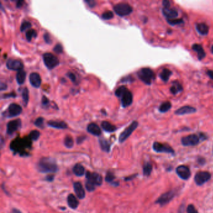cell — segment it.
<instances>
[{"instance_id": "obj_26", "label": "cell", "mask_w": 213, "mask_h": 213, "mask_svg": "<svg viewBox=\"0 0 213 213\" xmlns=\"http://www.w3.org/2000/svg\"><path fill=\"white\" fill-rule=\"evenodd\" d=\"M183 90V87L182 85L178 81H175L172 84V86L170 88V91L172 94L175 95L181 92Z\"/></svg>"}, {"instance_id": "obj_10", "label": "cell", "mask_w": 213, "mask_h": 213, "mask_svg": "<svg viewBox=\"0 0 213 213\" xmlns=\"http://www.w3.org/2000/svg\"><path fill=\"white\" fill-rule=\"evenodd\" d=\"M86 177L87 181H88L96 186H100L102 184L103 178L100 174L96 172H87L86 174Z\"/></svg>"}, {"instance_id": "obj_16", "label": "cell", "mask_w": 213, "mask_h": 213, "mask_svg": "<svg viewBox=\"0 0 213 213\" xmlns=\"http://www.w3.org/2000/svg\"><path fill=\"white\" fill-rule=\"evenodd\" d=\"M22 112V108L18 104L12 103L8 108V117H15L20 115Z\"/></svg>"}, {"instance_id": "obj_9", "label": "cell", "mask_w": 213, "mask_h": 213, "mask_svg": "<svg viewBox=\"0 0 213 213\" xmlns=\"http://www.w3.org/2000/svg\"><path fill=\"white\" fill-rule=\"evenodd\" d=\"M211 177V175L207 171H200L196 174L194 176V181L198 186H201L208 182Z\"/></svg>"}, {"instance_id": "obj_42", "label": "cell", "mask_w": 213, "mask_h": 213, "mask_svg": "<svg viewBox=\"0 0 213 213\" xmlns=\"http://www.w3.org/2000/svg\"><path fill=\"white\" fill-rule=\"evenodd\" d=\"M34 125L40 128H43L44 127V118L42 117H40L38 118H37L36 121H34Z\"/></svg>"}, {"instance_id": "obj_27", "label": "cell", "mask_w": 213, "mask_h": 213, "mask_svg": "<svg viewBox=\"0 0 213 213\" xmlns=\"http://www.w3.org/2000/svg\"><path fill=\"white\" fill-rule=\"evenodd\" d=\"M73 173L77 176H83L85 174V169L83 166H82L81 164H76L75 165L73 168Z\"/></svg>"}, {"instance_id": "obj_2", "label": "cell", "mask_w": 213, "mask_h": 213, "mask_svg": "<svg viewBox=\"0 0 213 213\" xmlns=\"http://www.w3.org/2000/svg\"><path fill=\"white\" fill-rule=\"evenodd\" d=\"M31 145V141L29 137L24 139H16L12 141L10 144V149L15 153H18L21 156H28L25 152V149L30 148Z\"/></svg>"}, {"instance_id": "obj_49", "label": "cell", "mask_w": 213, "mask_h": 213, "mask_svg": "<svg viewBox=\"0 0 213 213\" xmlns=\"http://www.w3.org/2000/svg\"><path fill=\"white\" fill-rule=\"evenodd\" d=\"M41 102H42V104L43 106H47L49 103V99L44 96H43L42 98V101Z\"/></svg>"}, {"instance_id": "obj_15", "label": "cell", "mask_w": 213, "mask_h": 213, "mask_svg": "<svg viewBox=\"0 0 213 213\" xmlns=\"http://www.w3.org/2000/svg\"><path fill=\"white\" fill-rule=\"evenodd\" d=\"M21 126V119H15L9 121L7 124V133L8 134H12L16 131Z\"/></svg>"}, {"instance_id": "obj_39", "label": "cell", "mask_w": 213, "mask_h": 213, "mask_svg": "<svg viewBox=\"0 0 213 213\" xmlns=\"http://www.w3.org/2000/svg\"><path fill=\"white\" fill-rule=\"evenodd\" d=\"M31 27V24L30 22L27 21H24V22L22 23L21 27H20V31H26L27 30L30 29Z\"/></svg>"}, {"instance_id": "obj_19", "label": "cell", "mask_w": 213, "mask_h": 213, "mask_svg": "<svg viewBox=\"0 0 213 213\" xmlns=\"http://www.w3.org/2000/svg\"><path fill=\"white\" fill-rule=\"evenodd\" d=\"M30 83L34 87H39L41 84V79L40 75L37 73H32L30 74Z\"/></svg>"}, {"instance_id": "obj_21", "label": "cell", "mask_w": 213, "mask_h": 213, "mask_svg": "<svg viewBox=\"0 0 213 213\" xmlns=\"http://www.w3.org/2000/svg\"><path fill=\"white\" fill-rule=\"evenodd\" d=\"M87 131L94 136H98L101 134V128L99 127L97 124L94 122H91L88 124V126L87 127Z\"/></svg>"}, {"instance_id": "obj_5", "label": "cell", "mask_w": 213, "mask_h": 213, "mask_svg": "<svg viewBox=\"0 0 213 213\" xmlns=\"http://www.w3.org/2000/svg\"><path fill=\"white\" fill-rule=\"evenodd\" d=\"M43 61L45 66L49 69H53L59 64L58 58L50 53H46L43 55Z\"/></svg>"}, {"instance_id": "obj_60", "label": "cell", "mask_w": 213, "mask_h": 213, "mask_svg": "<svg viewBox=\"0 0 213 213\" xmlns=\"http://www.w3.org/2000/svg\"><path fill=\"white\" fill-rule=\"evenodd\" d=\"M212 152H213V149H212Z\"/></svg>"}, {"instance_id": "obj_56", "label": "cell", "mask_w": 213, "mask_h": 213, "mask_svg": "<svg viewBox=\"0 0 213 213\" xmlns=\"http://www.w3.org/2000/svg\"><path fill=\"white\" fill-rule=\"evenodd\" d=\"M6 88H7V85L6 84H5V83H2V84H1V90L2 91H4Z\"/></svg>"}, {"instance_id": "obj_44", "label": "cell", "mask_w": 213, "mask_h": 213, "mask_svg": "<svg viewBox=\"0 0 213 213\" xmlns=\"http://www.w3.org/2000/svg\"><path fill=\"white\" fill-rule=\"evenodd\" d=\"M167 21L168 22L169 24H171V25H176V24H179L183 23V20L180 18V19H174V20H167Z\"/></svg>"}, {"instance_id": "obj_43", "label": "cell", "mask_w": 213, "mask_h": 213, "mask_svg": "<svg viewBox=\"0 0 213 213\" xmlns=\"http://www.w3.org/2000/svg\"><path fill=\"white\" fill-rule=\"evenodd\" d=\"M85 186H86V190L90 192L93 191L95 190V187H96V186L94 184H93V183H91V182H90L88 181H86Z\"/></svg>"}, {"instance_id": "obj_59", "label": "cell", "mask_w": 213, "mask_h": 213, "mask_svg": "<svg viewBox=\"0 0 213 213\" xmlns=\"http://www.w3.org/2000/svg\"><path fill=\"white\" fill-rule=\"evenodd\" d=\"M211 53L213 54V45L212 46V47H211Z\"/></svg>"}, {"instance_id": "obj_20", "label": "cell", "mask_w": 213, "mask_h": 213, "mask_svg": "<svg viewBox=\"0 0 213 213\" xmlns=\"http://www.w3.org/2000/svg\"><path fill=\"white\" fill-rule=\"evenodd\" d=\"M73 187H74V191L75 193H76L77 197L81 199H84L85 197L86 194L81 183L80 182L74 183L73 184Z\"/></svg>"}, {"instance_id": "obj_45", "label": "cell", "mask_w": 213, "mask_h": 213, "mask_svg": "<svg viewBox=\"0 0 213 213\" xmlns=\"http://www.w3.org/2000/svg\"><path fill=\"white\" fill-rule=\"evenodd\" d=\"M53 50H54V51L55 53H56L57 54H60V53H61L62 52V51H63V48H62V46H61V44H57L55 46Z\"/></svg>"}, {"instance_id": "obj_22", "label": "cell", "mask_w": 213, "mask_h": 213, "mask_svg": "<svg viewBox=\"0 0 213 213\" xmlns=\"http://www.w3.org/2000/svg\"><path fill=\"white\" fill-rule=\"evenodd\" d=\"M192 49L197 54V58L199 60H202L206 56V53L201 44H194L192 46Z\"/></svg>"}, {"instance_id": "obj_29", "label": "cell", "mask_w": 213, "mask_h": 213, "mask_svg": "<svg viewBox=\"0 0 213 213\" xmlns=\"http://www.w3.org/2000/svg\"><path fill=\"white\" fill-rule=\"evenodd\" d=\"M102 128L106 132L112 133L117 130V128L108 121H103L101 123Z\"/></svg>"}, {"instance_id": "obj_23", "label": "cell", "mask_w": 213, "mask_h": 213, "mask_svg": "<svg viewBox=\"0 0 213 213\" xmlns=\"http://www.w3.org/2000/svg\"><path fill=\"white\" fill-rule=\"evenodd\" d=\"M48 125L49 126H51L53 128L64 130L68 128L67 124L64 121H50L48 122Z\"/></svg>"}, {"instance_id": "obj_11", "label": "cell", "mask_w": 213, "mask_h": 213, "mask_svg": "<svg viewBox=\"0 0 213 213\" xmlns=\"http://www.w3.org/2000/svg\"><path fill=\"white\" fill-rule=\"evenodd\" d=\"M6 67L10 70L19 71L23 70L24 66L20 60L9 59L6 62Z\"/></svg>"}, {"instance_id": "obj_51", "label": "cell", "mask_w": 213, "mask_h": 213, "mask_svg": "<svg viewBox=\"0 0 213 213\" xmlns=\"http://www.w3.org/2000/svg\"><path fill=\"white\" fill-rule=\"evenodd\" d=\"M16 94L14 93H9V94H4L3 96V98H15L16 97Z\"/></svg>"}, {"instance_id": "obj_31", "label": "cell", "mask_w": 213, "mask_h": 213, "mask_svg": "<svg viewBox=\"0 0 213 213\" xmlns=\"http://www.w3.org/2000/svg\"><path fill=\"white\" fill-rule=\"evenodd\" d=\"M99 142L100 146H101V148L102 149L103 151L106 153H109L110 151V144L109 142L105 139H100Z\"/></svg>"}, {"instance_id": "obj_33", "label": "cell", "mask_w": 213, "mask_h": 213, "mask_svg": "<svg viewBox=\"0 0 213 213\" xmlns=\"http://www.w3.org/2000/svg\"><path fill=\"white\" fill-rule=\"evenodd\" d=\"M152 169H153V167L151 164L149 163V162H146V164H144L143 166V174L144 176H149L150 174L151 173Z\"/></svg>"}, {"instance_id": "obj_38", "label": "cell", "mask_w": 213, "mask_h": 213, "mask_svg": "<svg viewBox=\"0 0 213 213\" xmlns=\"http://www.w3.org/2000/svg\"><path fill=\"white\" fill-rule=\"evenodd\" d=\"M65 145L68 148H71L74 145V141L72 137L69 136H67L65 138Z\"/></svg>"}, {"instance_id": "obj_50", "label": "cell", "mask_w": 213, "mask_h": 213, "mask_svg": "<svg viewBox=\"0 0 213 213\" xmlns=\"http://www.w3.org/2000/svg\"><path fill=\"white\" fill-rule=\"evenodd\" d=\"M86 3L87 5H88L89 6L91 7V8L94 7V6L96 5V2L93 1V0H89V1H86Z\"/></svg>"}, {"instance_id": "obj_8", "label": "cell", "mask_w": 213, "mask_h": 213, "mask_svg": "<svg viewBox=\"0 0 213 213\" xmlns=\"http://www.w3.org/2000/svg\"><path fill=\"white\" fill-rule=\"evenodd\" d=\"M153 149L156 153H163L174 154V149L168 144L161 143L159 142H154L153 145Z\"/></svg>"}, {"instance_id": "obj_6", "label": "cell", "mask_w": 213, "mask_h": 213, "mask_svg": "<svg viewBox=\"0 0 213 213\" xmlns=\"http://www.w3.org/2000/svg\"><path fill=\"white\" fill-rule=\"evenodd\" d=\"M113 9L116 13L120 16H127L131 14L133 11L131 6L126 3H118L114 6Z\"/></svg>"}, {"instance_id": "obj_41", "label": "cell", "mask_w": 213, "mask_h": 213, "mask_svg": "<svg viewBox=\"0 0 213 213\" xmlns=\"http://www.w3.org/2000/svg\"><path fill=\"white\" fill-rule=\"evenodd\" d=\"M115 179V175L114 174L111 172H108L107 174H106V178H105V180L106 182L108 183H114V179Z\"/></svg>"}, {"instance_id": "obj_53", "label": "cell", "mask_w": 213, "mask_h": 213, "mask_svg": "<svg viewBox=\"0 0 213 213\" xmlns=\"http://www.w3.org/2000/svg\"><path fill=\"white\" fill-rule=\"evenodd\" d=\"M86 139V137L85 136H80V137H78V139H77V143L78 144H80V143H82L83 142V141Z\"/></svg>"}, {"instance_id": "obj_18", "label": "cell", "mask_w": 213, "mask_h": 213, "mask_svg": "<svg viewBox=\"0 0 213 213\" xmlns=\"http://www.w3.org/2000/svg\"><path fill=\"white\" fill-rule=\"evenodd\" d=\"M196 109L191 106H184L175 111V114L177 115H189L194 113L196 112Z\"/></svg>"}, {"instance_id": "obj_28", "label": "cell", "mask_w": 213, "mask_h": 213, "mask_svg": "<svg viewBox=\"0 0 213 213\" xmlns=\"http://www.w3.org/2000/svg\"><path fill=\"white\" fill-rule=\"evenodd\" d=\"M172 74V71L169 69L165 68L162 70V71L159 74L160 78L165 82L168 81L169 78Z\"/></svg>"}, {"instance_id": "obj_3", "label": "cell", "mask_w": 213, "mask_h": 213, "mask_svg": "<svg viewBox=\"0 0 213 213\" xmlns=\"http://www.w3.org/2000/svg\"><path fill=\"white\" fill-rule=\"evenodd\" d=\"M206 139V136L203 134H190L182 137L181 143L184 146H194L197 145L200 141Z\"/></svg>"}, {"instance_id": "obj_57", "label": "cell", "mask_w": 213, "mask_h": 213, "mask_svg": "<svg viewBox=\"0 0 213 213\" xmlns=\"http://www.w3.org/2000/svg\"><path fill=\"white\" fill-rule=\"evenodd\" d=\"M23 3H24L23 1H18V2H17V3H16V7L17 8L21 7Z\"/></svg>"}, {"instance_id": "obj_47", "label": "cell", "mask_w": 213, "mask_h": 213, "mask_svg": "<svg viewBox=\"0 0 213 213\" xmlns=\"http://www.w3.org/2000/svg\"><path fill=\"white\" fill-rule=\"evenodd\" d=\"M67 76L73 81V82H75L76 81V76H75L74 74L71 73V72H68L67 74Z\"/></svg>"}, {"instance_id": "obj_1", "label": "cell", "mask_w": 213, "mask_h": 213, "mask_svg": "<svg viewBox=\"0 0 213 213\" xmlns=\"http://www.w3.org/2000/svg\"><path fill=\"white\" fill-rule=\"evenodd\" d=\"M37 169L43 173H54L58 170L55 160L51 158H41L37 164Z\"/></svg>"}, {"instance_id": "obj_37", "label": "cell", "mask_w": 213, "mask_h": 213, "mask_svg": "<svg viewBox=\"0 0 213 213\" xmlns=\"http://www.w3.org/2000/svg\"><path fill=\"white\" fill-rule=\"evenodd\" d=\"M128 89L126 86H121L120 87H119L115 91V95L119 98H121V96L126 92Z\"/></svg>"}, {"instance_id": "obj_14", "label": "cell", "mask_w": 213, "mask_h": 213, "mask_svg": "<svg viewBox=\"0 0 213 213\" xmlns=\"http://www.w3.org/2000/svg\"><path fill=\"white\" fill-rule=\"evenodd\" d=\"M120 98H121V105L124 108H126L130 106L133 103V94L128 90L121 96Z\"/></svg>"}, {"instance_id": "obj_12", "label": "cell", "mask_w": 213, "mask_h": 213, "mask_svg": "<svg viewBox=\"0 0 213 213\" xmlns=\"http://www.w3.org/2000/svg\"><path fill=\"white\" fill-rule=\"evenodd\" d=\"M175 196V193L173 191H170L168 192H166L164 194H162L156 201V203L159 204L161 206H163L167 203H168L169 201L173 199V197Z\"/></svg>"}, {"instance_id": "obj_40", "label": "cell", "mask_w": 213, "mask_h": 213, "mask_svg": "<svg viewBox=\"0 0 213 213\" xmlns=\"http://www.w3.org/2000/svg\"><path fill=\"white\" fill-rule=\"evenodd\" d=\"M113 17H114L113 12L111 11H107L103 12V15H102V18L103 20H111Z\"/></svg>"}, {"instance_id": "obj_25", "label": "cell", "mask_w": 213, "mask_h": 213, "mask_svg": "<svg viewBox=\"0 0 213 213\" xmlns=\"http://www.w3.org/2000/svg\"><path fill=\"white\" fill-rule=\"evenodd\" d=\"M196 28L197 32L201 35H207L209 33V27L206 23H197L196 25Z\"/></svg>"}, {"instance_id": "obj_7", "label": "cell", "mask_w": 213, "mask_h": 213, "mask_svg": "<svg viewBox=\"0 0 213 213\" xmlns=\"http://www.w3.org/2000/svg\"><path fill=\"white\" fill-rule=\"evenodd\" d=\"M138 126V122L134 121H133L130 126L125 129L119 135V143H123L124 141H126L130 135L133 133V131L137 128Z\"/></svg>"}, {"instance_id": "obj_35", "label": "cell", "mask_w": 213, "mask_h": 213, "mask_svg": "<svg viewBox=\"0 0 213 213\" xmlns=\"http://www.w3.org/2000/svg\"><path fill=\"white\" fill-rule=\"evenodd\" d=\"M22 97L23 99V102L25 105H27L29 101V91L27 87L24 88L23 93H22Z\"/></svg>"}, {"instance_id": "obj_58", "label": "cell", "mask_w": 213, "mask_h": 213, "mask_svg": "<svg viewBox=\"0 0 213 213\" xmlns=\"http://www.w3.org/2000/svg\"><path fill=\"white\" fill-rule=\"evenodd\" d=\"M12 213H21V212L17 209H12Z\"/></svg>"}, {"instance_id": "obj_54", "label": "cell", "mask_w": 213, "mask_h": 213, "mask_svg": "<svg viewBox=\"0 0 213 213\" xmlns=\"http://www.w3.org/2000/svg\"><path fill=\"white\" fill-rule=\"evenodd\" d=\"M162 5L164 6V8H169L170 2L169 1H163L162 2Z\"/></svg>"}, {"instance_id": "obj_17", "label": "cell", "mask_w": 213, "mask_h": 213, "mask_svg": "<svg viewBox=\"0 0 213 213\" xmlns=\"http://www.w3.org/2000/svg\"><path fill=\"white\" fill-rule=\"evenodd\" d=\"M162 14L167 18V20H174L178 16V12L174 9L169 8H163Z\"/></svg>"}, {"instance_id": "obj_30", "label": "cell", "mask_w": 213, "mask_h": 213, "mask_svg": "<svg viewBox=\"0 0 213 213\" xmlns=\"http://www.w3.org/2000/svg\"><path fill=\"white\" fill-rule=\"evenodd\" d=\"M26 76H27V73L24 71L23 70H21L19 71L16 76V81L19 84H23L24 81H25V79H26Z\"/></svg>"}, {"instance_id": "obj_4", "label": "cell", "mask_w": 213, "mask_h": 213, "mask_svg": "<svg viewBox=\"0 0 213 213\" xmlns=\"http://www.w3.org/2000/svg\"><path fill=\"white\" fill-rule=\"evenodd\" d=\"M137 74L138 78L147 85L151 84L156 77L154 71L149 68H143L141 69Z\"/></svg>"}, {"instance_id": "obj_46", "label": "cell", "mask_w": 213, "mask_h": 213, "mask_svg": "<svg viewBox=\"0 0 213 213\" xmlns=\"http://www.w3.org/2000/svg\"><path fill=\"white\" fill-rule=\"evenodd\" d=\"M187 213H198L197 211L193 204H190L187 206Z\"/></svg>"}, {"instance_id": "obj_32", "label": "cell", "mask_w": 213, "mask_h": 213, "mask_svg": "<svg viewBox=\"0 0 213 213\" xmlns=\"http://www.w3.org/2000/svg\"><path fill=\"white\" fill-rule=\"evenodd\" d=\"M172 107L171 103L169 101H165L162 103L159 108V111L161 112H168Z\"/></svg>"}, {"instance_id": "obj_34", "label": "cell", "mask_w": 213, "mask_h": 213, "mask_svg": "<svg viewBox=\"0 0 213 213\" xmlns=\"http://www.w3.org/2000/svg\"><path fill=\"white\" fill-rule=\"evenodd\" d=\"M37 36V32L34 30H29L26 32V38L28 41H31L33 37Z\"/></svg>"}, {"instance_id": "obj_52", "label": "cell", "mask_w": 213, "mask_h": 213, "mask_svg": "<svg viewBox=\"0 0 213 213\" xmlns=\"http://www.w3.org/2000/svg\"><path fill=\"white\" fill-rule=\"evenodd\" d=\"M54 175H49V176H47L46 177V180L49 182H51L54 180Z\"/></svg>"}, {"instance_id": "obj_48", "label": "cell", "mask_w": 213, "mask_h": 213, "mask_svg": "<svg viewBox=\"0 0 213 213\" xmlns=\"http://www.w3.org/2000/svg\"><path fill=\"white\" fill-rule=\"evenodd\" d=\"M44 40L45 41V42L48 44H50L51 43V38H50V36L49 35L48 33H45L44 34Z\"/></svg>"}, {"instance_id": "obj_36", "label": "cell", "mask_w": 213, "mask_h": 213, "mask_svg": "<svg viewBox=\"0 0 213 213\" xmlns=\"http://www.w3.org/2000/svg\"><path fill=\"white\" fill-rule=\"evenodd\" d=\"M40 133L38 131L33 130V131L30 132V133L29 134V137L31 140L36 141L37 140H38V138L40 137Z\"/></svg>"}, {"instance_id": "obj_13", "label": "cell", "mask_w": 213, "mask_h": 213, "mask_svg": "<svg viewBox=\"0 0 213 213\" xmlns=\"http://www.w3.org/2000/svg\"><path fill=\"white\" fill-rule=\"evenodd\" d=\"M176 171L177 174L178 175V176L182 179L187 180L191 176V171L189 168L186 166L181 165L178 166L176 168Z\"/></svg>"}, {"instance_id": "obj_55", "label": "cell", "mask_w": 213, "mask_h": 213, "mask_svg": "<svg viewBox=\"0 0 213 213\" xmlns=\"http://www.w3.org/2000/svg\"><path fill=\"white\" fill-rule=\"evenodd\" d=\"M207 74H208V76L212 80H213V71L212 70H208L207 72H206Z\"/></svg>"}, {"instance_id": "obj_24", "label": "cell", "mask_w": 213, "mask_h": 213, "mask_svg": "<svg viewBox=\"0 0 213 213\" xmlns=\"http://www.w3.org/2000/svg\"><path fill=\"white\" fill-rule=\"evenodd\" d=\"M67 202L68 206L73 209H76L79 206V201H78L77 198L73 194H70L68 195L67 198Z\"/></svg>"}]
</instances>
